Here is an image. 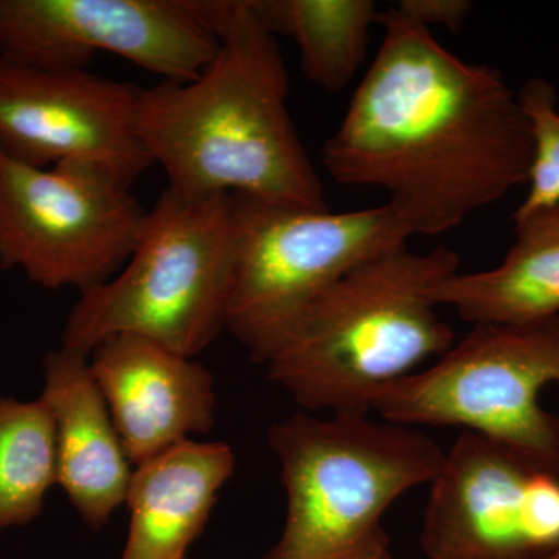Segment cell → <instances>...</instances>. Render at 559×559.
<instances>
[{"mask_svg": "<svg viewBox=\"0 0 559 559\" xmlns=\"http://www.w3.org/2000/svg\"><path fill=\"white\" fill-rule=\"evenodd\" d=\"M322 157L342 186L374 187L412 237H439L528 182L533 139L499 69L460 60L395 10Z\"/></svg>", "mask_w": 559, "mask_h": 559, "instance_id": "1", "label": "cell"}, {"mask_svg": "<svg viewBox=\"0 0 559 559\" xmlns=\"http://www.w3.org/2000/svg\"><path fill=\"white\" fill-rule=\"evenodd\" d=\"M218 53L198 79L143 90L139 138L173 189L329 210L288 109L289 73L249 0H205Z\"/></svg>", "mask_w": 559, "mask_h": 559, "instance_id": "2", "label": "cell"}, {"mask_svg": "<svg viewBox=\"0 0 559 559\" xmlns=\"http://www.w3.org/2000/svg\"><path fill=\"white\" fill-rule=\"evenodd\" d=\"M459 266L444 246L366 261L301 312L263 364L267 377L304 409L369 415L380 390L454 345L429 294Z\"/></svg>", "mask_w": 559, "mask_h": 559, "instance_id": "3", "label": "cell"}, {"mask_svg": "<svg viewBox=\"0 0 559 559\" xmlns=\"http://www.w3.org/2000/svg\"><path fill=\"white\" fill-rule=\"evenodd\" d=\"M286 492L282 535L261 559H393L385 513L430 485L447 452L411 426L369 415L294 414L267 433Z\"/></svg>", "mask_w": 559, "mask_h": 559, "instance_id": "4", "label": "cell"}, {"mask_svg": "<svg viewBox=\"0 0 559 559\" xmlns=\"http://www.w3.org/2000/svg\"><path fill=\"white\" fill-rule=\"evenodd\" d=\"M231 275V194L194 197L168 186L130 260L81 294L61 347L90 356L109 337L130 334L193 359L226 329Z\"/></svg>", "mask_w": 559, "mask_h": 559, "instance_id": "5", "label": "cell"}, {"mask_svg": "<svg viewBox=\"0 0 559 559\" xmlns=\"http://www.w3.org/2000/svg\"><path fill=\"white\" fill-rule=\"evenodd\" d=\"M559 384V316L528 325H477L429 369L378 392L371 412L411 426H457L559 477V417L539 395Z\"/></svg>", "mask_w": 559, "mask_h": 559, "instance_id": "6", "label": "cell"}, {"mask_svg": "<svg viewBox=\"0 0 559 559\" xmlns=\"http://www.w3.org/2000/svg\"><path fill=\"white\" fill-rule=\"evenodd\" d=\"M231 219L226 329L259 364L312 301L348 272L411 238L388 204L331 213L231 194Z\"/></svg>", "mask_w": 559, "mask_h": 559, "instance_id": "7", "label": "cell"}, {"mask_svg": "<svg viewBox=\"0 0 559 559\" xmlns=\"http://www.w3.org/2000/svg\"><path fill=\"white\" fill-rule=\"evenodd\" d=\"M148 210L108 168L33 167L0 150V267L86 293L130 260Z\"/></svg>", "mask_w": 559, "mask_h": 559, "instance_id": "8", "label": "cell"}, {"mask_svg": "<svg viewBox=\"0 0 559 559\" xmlns=\"http://www.w3.org/2000/svg\"><path fill=\"white\" fill-rule=\"evenodd\" d=\"M219 46L205 0H0V57L33 68L87 70L105 51L187 83Z\"/></svg>", "mask_w": 559, "mask_h": 559, "instance_id": "9", "label": "cell"}, {"mask_svg": "<svg viewBox=\"0 0 559 559\" xmlns=\"http://www.w3.org/2000/svg\"><path fill=\"white\" fill-rule=\"evenodd\" d=\"M429 487V559H540L559 546V477L485 437L460 433Z\"/></svg>", "mask_w": 559, "mask_h": 559, "instance_id": "10", "label": "cell"}, {"mask_svg": "<svg viewBox=\"0 0 559 559\" xmlns=\"http://www.w3.org/2000/svg\"><path fill=\"white\" fill-rule=\"evenodd\" d=\"M142 87L0 57V150L33 167L86 162L127 186L153 167L138 131Z\"/></svg>", "mask_w": 559, "mask_h": 559, "instance_id": "11", "label": "cell"}, {"mask_svg": "<svg viewBox=\"0 0 559 559\" xmlns=\"http://www.w3.org/2000/svg\"><path fill=\"white\" fill-rule=\"evenodd\" d=\"M92 377L132 465L207 436L215 423L212 373L145 337H109L91 353Z\"/></svg>", "mask_w": 559, "mask_h": 559, "instance_id": "12", "label": "cell"}, {"mask_svg": "<svg viewBox=\"0 0 559 559\" xmlns=\"http://www.w3.org/2000/svg\"><path fill=\"white\" fill-rule=\"evenodd\" d=\"M57 432V485L94 532L108 524L127 503L132 474L119 432L87 355L61 347L44 359L39 396Z\"/></svg>", "mask_w": 559, "mask_h": 559, "instance_id": "13", "label": "cell"}, {"mask_svg": "<svg viewBox=\"0 0 559 559\" xmlns=\"http://www.w3.org/2000/svg\"><path fill=\"white\" fill-rule=\"evenodd\" d=\"M234 471V451L223 441L187 440L135 466L120 559H186Z\"/></svg>", "mask_w": 559, "mask_h": 559, "instance_id": "14", "label": "cell"}, {"mask_svg": "<svg viewBox=\"0 0 559 559\" xmlns=\"http://www.w3.org/2000/svg\"><path fill=\"white\" fill-rule=\"evenodd\" d=\"M516 224V240L492 270L455 272L433 286L437 307L477 325H528L559 316V202Z\"/></svg>", "mask_w": 559, "mask_h": 559, "instance_id": "15", "label": "cell"}, {"mask_svg": "<svg viewBox=\"0 0 559 559\" xmlns=\"http://www.w3.org/2000/svg\"><path fill=\"white\" fill-rule=\"evenodd\" d=\"M274 36H288L301 70L329 92L345 90L367 57L370 32L381 13L371 0H249Z\"/></svg>", "mask_w": 559, "mask_h": 559, "instance_id": "16", "label": "cell"}, {"mask_svg": "<svg viewBox=\"0 0 559 559\" xmlns=\"http://www.w3.org/2000/svg\"><path fill=\"white\" fill-rule=\"evenodd\" d=\"M57 485V432L40 399L0 395V533L38 520Z\"/></svg>", "mask_w": 559, "mask_h": 559, "instance_id": "17", "label": "cell"}, {"mask_svg": "<svg viewBox=\"0 0 559 559\" xmlns=\"http://www.w3.org/2000/svg\"><path fill=\"white\" fill-rule=\"evenodd\" d=\"M533 139V160L525 200L513 213L524 218L559 202V95L549 80L532 79L518 92Z\"/></svg>", "mask_w": 559, "mask_h": 559, "instance_id": "18", "label": "cell"}, {"mask_svg": "<svg viewBox=\"0 0 559 559\" xmlns=\"http://www.w3.org/2000/svg\"><path fill=\"white\" fill-rule=\"evenodd\" d=\"M473 9V2L468 0H401L393 7L401 16L428 31L439 25L454 33L462 31Z\"/></svg>", "mask_w": 559, "mask_h": 559, "instance_id": "19", "label": "cell"}, {"mask_svg": "<svg viewBox=\"0 0 559 559\" xmlns=\"http://www.w3.org/2000/svg\"><path fill=\"white\" fill-rule=\"evenodd\" d=\"M540 559H559V546L557 547V549L551 550L549 555H546V557Z\"/></svg>", "mask_w": 559, "mask_h": 559, "instance_id": "20", "label": "cell"}, {"mask_svg": "<svg viewBox=\"0 0 559 559\" xmlns=\"http://www.w3.org/2000/svg\"><path fill=\"white\" fill-rule=\"evenodd\" d=\"M558 109H559V103H558Z\"/></svg>", "mask_w": 559, "mask_h": 559, "instance_id": "21", "label": "cell"}]
</instances>
